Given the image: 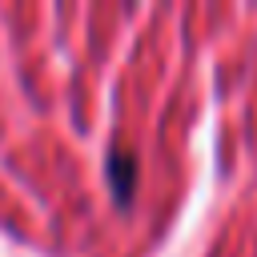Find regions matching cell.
Instances as JSON below:
<instances>
[{"label": "cell", "instance_id": "6da1fadb", "mask_svg": "<svg viewBox=\"0 0 257 257\" xmlns=\"http://www.w3.org/2000/svg\"><path fill=\"white\" fill-rule=\"evenodd\" d=\"M104 173H108V189H112L116 205L124 209V205L133 201V189H137V157H133L128 149H112Z\"/></svg>", "mask_w": 257, "mask_h": 257}]
</instances>
